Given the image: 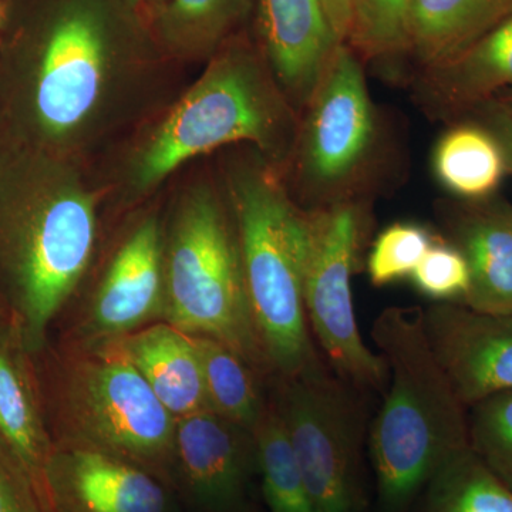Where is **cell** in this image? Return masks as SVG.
Here are the masks:
<instances>
[{
  "mask_svg": "<svg viewBox=\"0 0 512 512\" xmlns=\"http://www.w3.org/2000/svg\"><path fill=\"white\" fill-rule=\"evenodd\" d=\"M101 195L87 168L0 147V289L29 353L92 261Z\"/></svg>",
  "mask_w": 512,
  "mask_h": 512,
  "instance_id": "2",
  "label": "cell"
},
{
  "mask_svg": "<svg viewBox=\"0 0 512 512\" xmlns=\"http://www.w3.org/2000/svg\"><path fill=\"white\" fill-rule=\"evenodd\" d=\"M0 147L89 168L158 113L170 62L126 0H6Z\"/></svg>",
  "mask_w": 512,
  "mask_h": 512,
  "instance_id": "1",
  "label": "cell"
},
{
  "mask_svg": "<svg viewBox=\"0 0 512 512\" xmlns=\"http://www.w3.org/2000/svg\"><path fill=\"white\" fill-rule=\"evenodd\" d=\"M320 3L339 42H348L356 0H320Z\"/></svg>",
  "mask_w": 512,
  "mask_h": 512,
  "instance_id": "32",
  "label": "cell"
},
{
  "mask_svg": "<svg viewBox=\"0 0 512 512\" xmlns=\"http://www.w3.org/2000/svg\"><path fill=\"white\" fill-rule=\"evenodd\" d=\"M379 123L362 59L340 43L302 111L289 163L303 210L356 198L376 157Z\"/></svg>",
  "mask_w": 512,
  "mask_h": 512,
  "instance_id": "10",
  "label": "cell"
},
{
  "mask_svg": "<svg viewBox=\"0 0 512 512\" xmlns=\"http://www.w3.org/2000/svg\"><path fill=\"white\" fill-rule=\"evenodd\" d=\"M126 2L128 5L133 6L134 9H137L138 12H141L144 15V0H126Z\"/></svg>",
  "mask_w": 512,
  "mask_h": 512,
  "instance_id": "34",
  "label": "cell"
},
{
  "mask_svg": "<svg viewBox=\"0 0 512 512\" xmlns=\"http://www.w3.org/2000/svg\"><path fill=\"white\" fill-rule=\"evenodd\" d=\"M389 384L369 433L377 512H412L437 468L468 446L467 409L431 352L421 308H386L370 330Z\"/></svg>",
  "mask_w": 512,
  "mask_h": 512,
  "instance_id": "4",
  "label": "cell"
},
{
  "mask_svg": "<svg viewBox=\"0 0 512 512\" xmlns=\"http://www.w3.org/2000/svg\"><path fill=\"white\" fill-rule=\"evenodd\" d=\"M56 443L137 464L175 493L177 419L157 399L116 338H87L57 369Z\"/></svg>",
  "mask_w": 512,
  "mask_h": 512,
  "instance_id": "7",
  "label": "cell"
},
{
  "mask_svg": "<svg viewBox=\"0 0 512 512\" xmlns=\"http://www.w3.org/2000/svg\"><path fill=\"white\" fill-rule=\"evenodd\" d=\"M256 0H167L150 22L174 62L210 60L247 22Z\"/></svg>",
  "mask_w": 512,
  "mask_h": 512,
  "instance_id": "21",
  "label": "cell"
},
{
  "mask_svg": "<svg viewBox=\"0 0 512 512\" xmlns=\"http://www.w3.org/2000/svg\"><path fill=\"white\" fill-rule=\"evenodd\" d=\"M192 338L200 355L211 412L254 433L268 410V380L220 340Z\"/></svg>",
  "mask_w": 512,
  "mask_h": 512,
  "instance_id": "23",
  "label": "cell"
},
{
  "mask_svg": "<svg viewBox=\"0 0 512 512\" xmlns=\"http://www.w3.org/2000/svg\"><path fill=\"white\" fill-rule=\"evenodd\" d=\"M423 325L431 352L466 409L511 392L512 315L436 302L423 309Z\"/></svg>",
  "mask_w": 512,
  "mask_h": 512,
  "instance_id": "12",
  "label": "cell"
},
{
  "mask_svg": "<svg viewBox=\"0 0 512 512\" xmlns=\"http://www.w3.org/2000/svg\"><path fill=\"white\" fill-rule=\"evenodd\" d=\"M254 436L265 512H319L303 480L284 423L271 400Z\"/></svg>",
  "mask_w": 512,
  "mask_h": 512,
  "instance_id": "25",
  "label": "cell"
},
{
  "mask_svg": "<svg viewBox=\"0 0 512 512\" xmlns=\"http://www.w3.org/2000/svg\"><path fill=\"white\" fill-rule=\"evenodd\" d=\"M512 92V16L447 62L421 70L414 96L433 119L456 123Z\"/></svg>",
  "mask_w": 512,
  "mask_h": 512,
  "instance_id": "17",
  "label": "cell"
},
{
  "mask_svg": "<svg viewBox=\"0 0 512 512\" xmlns=\"http://www.w3.org/2000/svg\"><path fill=\"white\" fill-rule=\"evenodd\" d=\"M512 16V0H413L409 53L421 70L453 59Z\"/></svg>",
  "mask_w": 512,
  "mask_h": 512,
  "instance_id": "20",
  "label": "cell"
},
{
  "mask_svg": "<svg viewBox=\"0 0 512 512\" xmlns=\"http://www.w3.org/2000/svg\"><path fill=\"white\" fill-rule=\"evenodd\" d=\"M466 119H473L487 127L503 147L508 174H512V104L494 99L471 111Z\"/></svg>",
  "mask_w": 512,
  "mask_h": 512,
  "instance_id": "31",
  "label": "cell"
},
{
  "mask_svg": "<svg viewBox=\"0 0 512 512\" xmlns=\"http://www.w3.org/2000/svg\"><path fill=\"white\" fill-rule=\"evenodd\" d=\"M413 510L512 512V490L467 447L457 451L437 468L421 491Z\"/></svg>",
  "mask_w": 512,
  "mask_h": 512,
  "instance_id": "24",
  "label": "cell"
},
{
  "mask_svg": "<svg viewBox=\"0 0 512 512\" xmlns=\"http://www.w3.org/2000/svg\"><path fill=\"white\" fill-rule=\"evenodd\" d=\"M268 396L319 512H372L365 450L370 399L339 379L325 360L289 377L268 379Z\"/></svg>",
  "mask_w": 512,
  "mask_h": 512,
  "instance_id": "8",
  "label": "cell"
},
{
  "mask_svg": "<svg viewBox=\"0 0 512 512\" xmlns=\"http://www.w3.org/2000/svg\"><path fill=\"white\" fill-rule=\"evenodd\" d=\"M413 0H356L348 45L362 60H389L409 53Z\"/></svg>",
  "mask_w": 512,
  "mask_h": 512,
  "instance_id": "26",
  "label": "cell"
},
{
  "mask_svg": "<svg viewBox=\"0 0 512 512\" xmlns=\"http://www.w3.org/2000/svg\"><path fill=\"white\" fill-rule=\"evenodd\" d=\"M45 481L57 512H171L167 485L137 464L94 448L56 443Z\"/></svg>",
  "mask_w": 512,
  "mask_h": 512,
  "instance_id": "13",
  "label": "cell"
},
{
  "mask_svg": "<svg viewBox=\"0 0 512 512\" xmlns=\"http://www.w3.org/2000/svg\"><path fill=\"white\" fill-rule=\"evenodd\" d=\"M3 16H5V5H3V2H0V29H2Z\"/></svg>",
  "mask_w": 512,
  "mask_h": 512,
  "instance_id": "35",
  "label": "cell"
},
{
  "mask_svg": "<svg viewBox=\"0 0 512 512\" xmlns=\"http://www.w3.org/2000/svg\"><path fill=\"white\" fill-rule=\"evenodd\" d=\"M225 184L237 221L252 319L269 373L299 375L323 362L303 303L306 211L258 151L231 163Z\"/></svg>",
  "mask_w": 512,
  "mask_h": 512,
  "instance_id": "5",
  "label": "cell"
},
{
  "mask_svg": "<svg viewBox=\"0 0 512 512\" xmlns=\"http://www.w3.org/2000/svg\"><path fill=\"white\" fill-rule=\"evenodd\" d=\"M306 211L303 303L316 348L329 369L362 392L386 393L389 369L357 326L353 276L370 231L365 202L349 198Z\"/></svg>",
  "mask_w": 512,
  "mask_h": 512,
  "instance_id": "9",
  "label": "cell"
},
{
  "mask_svg": "<svg viewBox=\"0 0 512 512\" xmlns=\"http://www.w3.org/2000/svg\"><path fill=\"white\" fill-rule=\"evenodd\" d=\"M439 234L414 222H396L377 235L367 256L370 282L386 286L410 278Z\"/></svg>",
  "mask_w": 512,
  "mask_h": 512,
  "instance_id": "28",
  "label": "cell"
},
{
  "mask_svg": "<svg viewBox=\"0 0 512 512\" xmlns=\"http://www.w3.org/2000/svg\"><path fill=\"white\" fill-rule=\"evenodd\" d=\"M0 512H57L49 490L0 434Z\"/></svg>",
  "mask_w": 512,
  "mask_h": 512,
  "instance_id": "30",
  "label": "cell"
},
{
  "mask_svg": "<svg viewBox=\"0 0 512 512\" xmlns=\"http://www.w3.org/2000/svg\"><path fill=\"white\" fill-rule=\"evenodd\" d=\"M5 319V312H3L2 306H0V320Z\"/></svg>",
  "mask_w": 512,
  "mask_h": 512,
  "instance_id": "37",
  "label": "cell"
},
{
  "mask_svg": "<svg viewBox=\"0 0 512 512\" xmlns=\"http://www.w3.org/2000/svg\"><path fill=\"white\" fill-rule=\"evenodd\" d=\"M164 235L150 214L121 242L94 293L89 338H120L164 318Z\"/></svg>",
  "mask_w": 512,
  "mask_h": 512,
  "instance_id": "14",
  "label": "cell"
},
{
  "mask_svg": "<svg viewBox=\"0 0 512 512\" xmlns=\"http://www.w3.org/2000/svg\"><path fill=\"white\" fill-rule=\"evenodd\" d=\"M254 433L212 412L177 419L175 493L191 512H262Z\"/></svg>",
  "mask_w": 512,
  "mask_h": 512,
  "instance_id": "11",
  "label": "cell"
},
{
  "mask_svg": "<svg viewBox=\"0 0 512 512\" xmlns=\"http://www.w3.org/2000/svg\"><path fill=\"white\" fill-rule=\"evenodd\" d=\"M29 355L13 320H0V434L46 485L55 441L46 429Z\"/></svg>",
  "mask_w": 512,
  "mask_h": 512,
  "instance_id": "19",
  "label": "cell"
},
{
  "mask_svg": "<svg viewBox=\"0 0 512 512\" xmlns=\"http://www.w3.org/2000/svg\"><path fill=\"white\" fill-rule=\"evenodd\" d=\"M165 2L167 0H144V15H146L147 20L153 18L158 10L163 8Z\"/></svg>",
  "mask_w": 512,
  "mask_h": 512,
  "instance_id": "33",
  "label": "cell"
},
{
  "mask_svg": "<svg viewBox=\"0 0 512 512\" xmlns=\"http://www.w3.org/2000/svg\"><path fill=\"white\" fill-rule=\"evenodd\" d=\"M116 339L175 419L211 412L201 359L192 335L163 322Z\"/></svg>",
  "mask_w": 512,
  "mask_h": 512,
  "instance_id": "18",
  "label": "cell"
},
{
  "mask_svg": "<svg viewBox=\"0 0 512 512\" xmlns=\"http://www.w3.org/2000/svg\"><path fill=\"white\" fill-rule=\"evenodd\" d=\"M468 446L512 490V390L467 409Z\"/></svg>",
  "mask_w": 512,
  "mask_h": 512,
  "instance_id": "27",
  "label": "cell"
},
{
  "mask_svg": "<svg viewBox=\"0 0 512 512\" xmlns=\"http://www.w3.org/2000/svg\"><path fill=\"white\" fill-rule=\"evenodd\" d=\"M262 53L301 116L340 45L320 0H256Z\"/></svg>",
  "mask_w": 512,
  "mask_h": 512,
  "instance_id": "15",
  "label": "cell"
},
{
  "mask_svg": "<svg viewBox=\"0 0 512 512\" xmlns=\"http://www.w3.org/2000/svg\"><path fill=\"white\" fill-rule=\"evenodd\" d=\"M443 234L466 258L471 286L463 305L512 315V204L505 198L461 201L440 212Z\"/></svg>",
  "mask_w": 512,
  "mask_h": 512,
  "instance_id": "16",
  "label": "cell"
},
{
  "mask_svg": "<svg viewBox=\"0 0 512 512\" xmlns=\"http://www.w3.org/2000/svg\"><path fill=\"white\" fill-rule=\"evenodd\" d=\"M433 170L439 183L460 201L494 197L508 174L503 147L473 119L456 121L437 141Z\"/></svg>",
  "mask_w": 512,
  "mask_h": 512,
  "instance_id": "22",
  "label": "cell"
},
{
  "mask_svg": "<svg viewBox=\"0 0 512 512\" xmlns=\"http://www.w3.org/2000/svg\"><path fill=\"white\" fill-rule=\"evenodd\" d=\"M299 121L261 47L238 33L137 141L121 174L123 194L146 197L192 158L231 144H251L279 171L292 156Z\"/></svg>",
  "mask_w": 512,
  "mask_h": 512,
  "instance_id": "3",
  "label": "cell"
},
{
  "mask_svg": "<svg viewBox=\"0 0 512 512\" xmlns=\"http://www.w3.org/2000/svg\"><path fill=\"white\" fill-rule=\"evenodd\" d=\"M165 322L210 336L271 377L256 335L237 221L210 183L185 190L164 235Z\"/></svg>",
  "mask_w": 512,
  "mask_h": 512,
  "instance_id": "6",
  "label": "cell"
},
{
  "mask_svg": "<svg viewBox=\"0 0 512 512\" xmlns=\"http://www.w3.org/2000/svg\"><path fill=\"white\" fill-rule=\"evenodd\" d=\"M410 279L421 295L436 302L464 303L471 286L466 258L440 235L421 258Z\"/></svg>",
  "mask_w": 512,
  "mask_h": 512,
  "instance_id": "29",
  "label": "cell"
},
{
  "mask_svg": "<svg viewBox=\"0 0 512 512\" xmlns=\"http://www.w3.org/2000/svg\"><path fill=\"white\" fill-rule=\"evenodd\" d=\"M498 99L508 101V103L512 104V92L504 94V96L498 97Z\"/></svg>",
  "mask_w": 512,
  "mask_h": 512,
  "instance_id": "36",
  "label": "cell"
}]
</instances>
